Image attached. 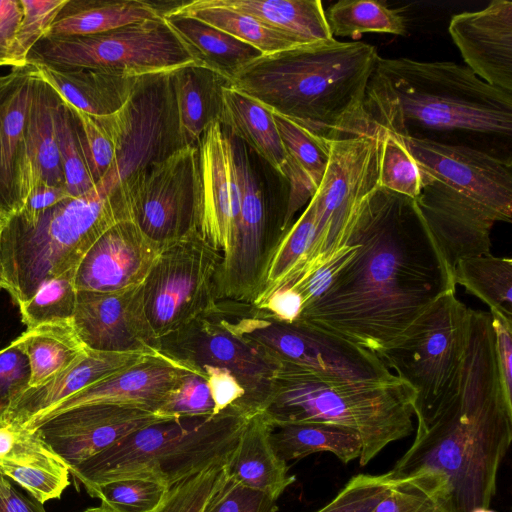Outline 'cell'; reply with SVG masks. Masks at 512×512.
<instances>
[{
	"label": "cell",
	"mask_w": 512,
	"mask_h": 512,
	"mask_svg": "<svg viewBox=\"0 0 512 512\" xmlns=\"http://www.w3.org/2000/svg\"><path fill=\"white\" fill-rule=\"evenodd\" d=\"M347 241L355 251L297 321L378 356L438 298L456 292L452 267L408 197L378 188Z\"/></svg>",
	"instance_id": "1"
},
{
	"label": "cell",
	"mask_w": 512,
	"mask_h": 512,
	"mask_svg": "<svg viewBox=\"0 0 512 512\" xmlns=\"http://www.w3.org/2000/svg\"><path fill=\"white\" fill-rule=\"evenodd\" d=\"M416 418L414 440L391 478L420 484L441 512L490 507L512 440V401L501 383L489 312L469 310L457 391Z\"/></svg>",
	"instance_id": "2"
},
{
	"label": "cell",
	"mask_w": 512,
	"mask_h": 512,
	"mask_svg": "<svg viewBox=\"0 0 512 512\" xmlns=\"http://www.w3.org/2000/svg\"><path fill=\"white\" fill-rule=\"evenodd\" d=\"M379 57L373 45L333 38L262 55L230 85L325 140L369 135L365 98Z\"/></svg>",
	"instance_id": "3"
},
{
	"label": "cell",
	"mask_w": 512,
	"mask_h": 512,
	"mask_svg": "<svg viewBox=\"0 0 512 512\" xmlns=\"http://www.w3.org/2000/svg\"><path fill=\"white\" fill-rule=\"evenodd\" d=\"M365 110L373 126L401 137H512V93L454 62L379 57Z\"/></svg>",
	"instance_id": "4"
},
{
	"label": "cell",
	"mask_w": 512,
	"mask_h": 512,
	"mask_svg": "<svg viewBox=\"0 0 512 512\" xmlns=\"http://www.w3.org/2000/svg\"><path fill=\"white\" fill-rule=\"evenodd\" d=\"M126 219L118 187L103 178L84 195L0 221L2 288L18 305L26 302L42 282L76 268L106 230Z\"/></svg>",
	"instance_id": "5"
},
{
	"label": "cell",
	"mask_w": 512,
	"mask_h": 512,
	"mask_svg": "<svg viewBox=\"0 0 512 512\" xmlns=\"http://www.w3.org/2000/svg\"><path fill=\"white\" fill-rule=\"evenodd\" d=\"M413 388L398 376L386 382L336 381L292 366L277 372L263 413L272 425L320 422L355 431L361 466L413 431Z\"/></svg>",
	"instance_id": "6"
},
{
	"label": "cell",
	"mask_w": 512,
	"mask_h": 512,
	"mask_svg": "<svg viewBox=\"0 0 512 512\" xmlns=\"http://www.w3.org/2000/svg\"><path fill=\"white\" fill-rule=\"evenodd\" d=\"M251 416L235 406L208 417L162 420L140 428L70 470L84 488L120 478L177 483L230 460Z\"/></svg>",
	"instance_id": "7"
},
{
	"label": "cell",
	"mask_w": 512,
	"mask_h": 512,
	"mask_svg": "<svg viewBox=\"0 0 512 512\" xmlns=\"http://www.w3.org/2000/svg\"><path fill=\"white\" fill-rule=\"evenodd\" d=\"M231 326L281 368L336 381L386 382L397 376L375 353L301 321L284 322L250 302L220 299Z\"/></svg>",
	"instance_id": "8"
},
{
	"label": "cell",
	"mask_w": 512,
	"mask_h": 512,
	"mask_svg": "<svg viewBox=\"0 0 512 512\" xmlns=\"http://www.w3.org/2000/svg\"><path fill=\"white\" fill-rule=\"evenodd\" d=\"M469 310L456 292L438 298L392 347L378 355L415 392L414 416L458 389L469 333Z\"/></svg>",
	"instance_id": "9"
},
{
	"label": "cell",
	"mask_w": 512,
	"mask_h": 512,
	"mask_svg": "<svg viewBox=\"0 0 512 512\" xmlns=\"http://www.w3.org/2000/svg\"><path fill=\"white\" fill-rule=\"evenodd\" d=\"M27 62L108 69L128 76L169 73L197 63L164 17L79 36H44Z\"/></svg>",
	"instance_id": "10"
},
{
	"label": "cell",
	"mask_w": 512,
	"mask_h": 512,
	"mask_svg": "<svg viewBox=\"0 0 512 512\" xmlns=\"http://www.w3.org/2000/svg\"><path fill=\"white\" fill-rule=\"evenodd\" d=\"M232 138L240 185V212L230 255L222 261L219 299L253 303L265 266L283 232L288 192L268 188L263 160L246 144Z\"/></svg>",
	"instance_id": "11"
},
{
	"label": "cell",
	"mask_w": 512,
	"mask_h": 512,
	"mask_svg": "<svg viewBox=\"0 0 512 512\" xmlns=\"http://www.w3.org/2000/svg\"><path fill=\"white\" fill-rule=\"evenodd\" d=\"M327 141L328 164L311 197L316 207L315 238L302 266L286 285L319 267L347 244L363 205L380 188L377 129L369 135Z\"/></svg>",
	"instance_id": "12"
},
{
	"label": "cell",
	"mask_w": 512,
	"mask_h": 512,
	"mask_svg": "<svg viewBox=\"0 0 512 512\" xmlns=\"http://www.w3.org/2000/svg\"><path fill=\"white\" fill-rule=\"evenodd\" d=\"M222 261L196 231L163 247L142 284L146 315L158 339L215 305Z\"/></svg>",
	"instance_id": "13"
},
{
	"label": "cell",
	"mask_w": 512,
	"mask_h": 512,
	"mask_svg": "<svg viewBox=\"0 0 512 512\" xmlns=\"http://www.w3.org/2000/svg\"><path fill=\"white\" fill-rule=\"evenodd\" d=\"M118 191L139 229L162 247L195 230L197 147L185 146L129 175Z\"/></svg>",
	"instance_id": "14"
},
{
	"label": "cell",
	"mask_w": 512,
	"mask_h": 512,
	"mask_svg": "<svg viewBox=\"0 0 512 512\" xmlns=\"http://www.w3.org/2000/svg\"><path fill=\"white\" fill-rule=\"evenodd\" d=\"M159 350L198 368L229 370L245 390L244 399L235 407L248 416L263 412L280 369L231 326L218 301L187 325L160 338Z\"/></svg>",
	"instance_id": "15"
},
{
	"label": "cell",
	"mask_w": 512,
	"mask_h": 512,
	"mask_svg": "<svg viewBox=\"0 0 512 512\" xmlns=\"http://www.w3.org/2000/svg\"><path fill=\"white\" fill-rule=\"evenodd\" d=\"M104 120L116 151L108 173L119 184L184 147L171 72L142 76L124 106Z\"/></svg>",
	"instance_id": "16"
},
{
	"label": "cell",
	"mask_w": 512,
	"mask_h": 512,
	"mask_svg": "<svg viewBox=\"0 0 512 512\" xmlns=\"http://www.w3.org/2000/svg\"><path fill=\"white\" fill-rule=\"evenodd\" d=\"M399 137L422 170L476 203L496 222H511L510 161L472 146Z\"/></svg>",
	"instance_id": "17"
},
{
	"label": "cell",
	"mask_w": 512,
	"mask_h": 512,
	"mask_svg": "<svg viewBox=\"0 0 512 512\" xmlns=\"http://www.w3.org/2000/svg\"><path fill=\"white\" fill-rule=\"evenodd\" d=\"M197 153L195 230L224 260L232 251L240 212L232 138L219 122H214L203 133Z\"/></svg>",
	"instance_id": "18"
},
{
	"label": "cell",
	"mask_w": 512,
	"mask_h": 512,
	"mask_svg": "<svg viewBox=\"0 0 512 512\" xmlns=\"http://www.w3.org/2000/svg\"><path fill=\"white\" fill-rule=\"evenodd\" d=\"M166 419L173 418L125 405L88 404L27 426L71 470L130 433Z\"/></svg>",
	"instance_id": "19"
},
{
	"label": "cell",
	"mask_w": 512,
	"mask_h": 512,
	"mask_svg": "<svg viewBox=\"0 0 512 512\" xmlns=\"http://www.w3.org/2000/svg\"><path fill=\"white\" fill-rule=\"evenodd\" d=\"M72 326L88 349L159 351L146 315L142 285L115 292L77 291Z\"/></svg>",
	"instance_id": "20"
},
{
	"label": "cell",
	"mask_w": 512,
	"mask_h": 512,
	"mask_svg": "<svg viewBox=\"0 0 512 512\" xmlns=\"http://www.w3.org/2000/svg\"><path fill=\"white\" fill-rule=\"evenodd\" d=\"M163 247L130 219L106 230L76 267V291L115 292L140 286Z\"/></svg>",
	"instance_id": "21"
},
{
	"label": "cell",
	"mask_w": 512,
	"mask_h": 512,
	"mask_svg": "<svg viewBox=\"0 0 512 512\" xmlns=\"http://www.w3.org/2000/svg\"><path fill=\"white\" fill-rule=\"evenodd\" d=\"M422 172L424 186L411 200L452 269L461 258L489 253L495 219L467 197Z\"/></svg>",
	"instance_id": "22"
},
{
	"label": "cell",
	"mask_w": 512,
	"mask_h": 512,
	"mask_svg": "<svg viewBox=\"0 0 512 512\" xmlns=\"http://www.w3.org/2000/svg\"><path fill=\"white\" fill-rule=\"evenodd\" d=\"M197 368L159 350L136 365L66 398L26 424L32 425L88 404L125 405L157 413L181 378Z\"/></svg>",
	"instance_id": "23"
},
{
	"label": "cell",
	"mask_w": 512,
	"mask_h": 512,
	"mask_svg": "<svg viewBox=\"0 0 512 512\" xmlns=\"http://www.w3.org/2000/svg\"><path fill=\"white\" fill-rule=\"evenodd\" d=\"M38 78L30 62L0 75V221L19 213L28 197L25 135Z\"/></svg>",
	"instance_id": "24"
},
{
	"label": "cell",
	"mask_w": 512,
	"mask_h": 512,
	"mask_svg": "<svg viewBox=\"0 0 512 512\" xmlns=\"http://www.w3.org/2000/svg\"><path fill=\"white\" fill-rule=\"evenodd\" d=\"M449 34L466 66L486 83L512 93V2L452 16Z\"/></svg>",
	"instance_id": "25"
},
{
	"label": "cell",
	"mask_w": 512,
	"mask_h": 512,
	"mask_svg": "<svg viewBox=\"0 0 512 512\" xmlns=\"http://www.w3.org/2000/svg\"><path fill=\"white\" fill-rule=\"evenodd\" d=\"M157 352H105L87 348L63 371L43 384L27 389L4 416L25 424L66 398Z\"/></svg>",
	"instance_id": "26"
},
{
	"label": "cell",
	"mask_w": 512,
	"mask_h": 512,
	"mask_svg": "<svg viewBox=\"0 0 512 512\" xmlns=\"http://www.w3.org/2000/svg\"><path fill=\"white\" fill-rule=\"evenodd\" d=\"M35 65L40 77L68 106L93 116L121 109L142 77L101 68Z\"/></svg>",
	"instance_id": "27"
},
{
	"label": "cell",
	"mask_w": 512,
	"mask_h": 512,
	"mask_svg": "<svg viewBox=\"0 0 512 512\" xmlns=\"http://www.w3.org/2000/svg\"><path fill=\"white\" fill-rule=\"evenodd\" d=\"M272 425L263 412L251 416L225 466L226 474L242 485L278 500L295 482L287 463L276 454L271 441Z\"/></svg>",
	"instance_id": "28"
},
{
	"label": "cell",
	"mask_w": 512,
	"mask_h": 512,
	"mask_svg": "<svg viewBox=\"0 0 512 512\" xmlns=\"http://www.w3.org/2000/svg\"><path fill=\"white\" fill-rule=\"evenodd\" d=\"M59 101L57 92L39 75L26 124L28 196L33 189L42 185L65 187L56 134Z\"/></svg>",
	"instance_id": "29"
},
{
	"label": "cell",
	"mask_w": 512,
	"mask_h": 512,
	"mask_svg": "<svg viewBox=\"0 0 512 512\" xmlns=\"http://www.w3.org/2000/svg\"><path fill=\"white\" fill-rule=\"evenodd\" d=\"M171 82L183 146L197 147L205 130L219 122L223 88L230 82L198 63L172 71Z\"/></svg>",
	"instance_id": "30"
},
{
	"label": "cell",
	"mask_w": 512,
	"mask_h": 512,
	"mask_svg": "<svg viewBox=\"0 0 512 512\" xmlns=\"http://www.w3.org/2000/svg\"><path fill=\"white\" fill-rule=\"evenodd\" d=\"M219 123L285 179L288 156L270 110L229 84L223 88Z\"/></svg>",
	"instance_id": "31"
},
{
	"label": "cell",
	"mask_w": 512,
	"mask_h": 512,
	"mask_svg": "<svg viewBox=\"0 0 512 512\" xmlns=\"http://www.w3.org/2000/svg\"><path fill=\"white\" fill-rule=\"evenodd\" d=\"M165 22L193 59L229 82L263 54L253 46L205 22L184 14L165 12Z\"/></svg>",
	"instance_id": "32"
},
{
	"label": "cell",
	"mask_w": 512,
	"mask_h": 512,
	"mask_svg": "<svg viewBox=\"0 0 512 512\" xmlns=\"http://www.w3.org/2000/svg\"><path fill=\"white\" fill-rule=\"evenodd\" d=\"M169 9L139 0H68L45 36L97 34L131 23L163 17Z\"/></svg>",
	"instance_id": "33"
},
{
	"label": "cell",
	"mask_w": 512,
	"mask_h": 512,
	"mask_svg": "<svg viewBox=\"0 0 512 512\" xmlns=\"http://www.w3.org/2000/svg\"><path fill=\"white\" fill-rule=\"evenodd\" d=\"M215 4L248 14L267 26L304 44L326 42L331 34L319 0H212Z\"/></svg>",
	"instance_id": "34"
},
{
	"label": "cell",
	"mask_w": 512,
	"mask_h": 512,
	"mask_svg": "<svg viewBox=\"0 0 512 512\" xmlns=\"http://www.w3.org/2000/svg\"><path fill=\"white\" fill-rule=\"evenodd\" d=\"M270 441L286 463L317 452H331L347 464L359 459L362 452V441L355 431L320 422L272 425Z\"/></svg>",
	"instance_id": "35"
},
{
	"label": "cell",
	"mask_w": 512,
	"mask_h": 512,
	"mask_svg": "<svg viewBox=\"0 0 512 512\" xmlns=\"http://www.w3.org/2000/svg\"><path fill=\"white\" fill-rule=\"evenodd\" d=\"M166 12L194 17L253 46L263 55L309 45L248 14L215 4L212 0L179 2Z\"/></svg>",
	"instance_id": "36"
},
{
	"label": "cell",
	"mask_w": 512,
	"mask_h": 512,
	"mask_svg": "<svg viewBox=\"0 0 512 512\" xmlns=\"http://www.w3.org/2000/svg\"><path fill=\"white\" fill-rule=\"evenodd\" d=\"M16 341L29 360V388L60 373L87 350L72 323H49L26 329Z\"/></svg>",
	"instance_id": "37"
},
{
	"label": "cell",
	"mask_w": 512,
	"mask_h": 512,
	"mask_svg": "<svg viewBox=\"0 0 512 512\" xmlns=\"http://www.w3.org/2000/svg\"><path fill=\"white\" fill-rule=\"evenodd\" d=\"M454 280L490 310L512 319V260L490 252L461 258L453 268Z\"/></svg>",
	"instance_id": "38"
},
{
	"label": "cell",
	"mask_w": 512,
	"mask_h": 512,
	"mask_svg": "<svg viewBox=\"0 0 512 512\" xmlns=\"http://www.w3.org/2000/svg\"><path fill=\"white\" fill-rule=\"evenodd\" d=\"M326 18L333 37L358 39L365 33H407L404 17L375 0H340L330 6Z\"/></svg>",
	"instance_id": "39"
},
{
	"label": "cell",
	"mask_w": 512,
	"mask_h": 512,
	"mask_svg": "<svg viewBox=\"0 0 512 512\" xmlns=\"http://www.w3.org/2000/svg\"><path fill=\"white\" fill-rule=\"evenodd\" d=\"M75 270L45 280L29 300L18 305L27 329L49 323H72L77 295Z\"/></svg>",
	"instance_id": "40"
},
{
	"label": "cell",
	"mask_w": 512,
	"mask_h": 512,
	"mask_svg": "<svg viewBox=\"0 0 512 512\" xmlns=\"http://www.w3.org/2000/svg\"><path fill=\"white\" fill-rule=\"evenodd\" d=\"M375 127L379 134V187L410 199L417 197L424 186L419 164L398 135Z\"/></svg>",
	"instance_id": "41"
},
{
	"label": "cell",
	"mask_w": 512,
	"mask_h": 512,
	"mask_svg": "<svg viewBox=\"0 0 512 512\" xmlns=\"http://www.w3.org/2000/svg\"><path fill=\"white\" fill-rule=\"evenodd\" d=\"M272 114L288 162L303 173L316 191L328 164V141L284 116Z\"/></svg>",
	"instance_id": "42"
},
{
	"label": "cell",
	"mask_w": 512,
	"mask_h": 512,
	"mask_svg": "<svg viewBox=\"0 0 512 512\" xmlns=\"http://www.w3.org/2000/svg\"><path fill=\"white\" fill-rule=\"evenodd\" d=\"M85 490L115 512H152L169 489L152 480L127 477L93 485Z\"/></svg>",
	"instance_id": "43"
},
{
	"label": "cell",
	"mask_w": 512,
	"mask_h": 512,
	"mask_svg": "<svg viewBox=\"0 0 512 512\" xmlns=\"http://www.w3.org/2000/svg\"><path fill=\"white\" fill-rule=\"evenodd\" d=\"M56 134L68 193L78 197L90 192L96 184L88 170L72 113L61 98L56 111Z\"/></svg>",
	"instance_id": "44"
},
{
	"label": "cell",
	"mask_w": 512,
	"mask_h": 512,
	"mask_svg": "<svg viewBox=\"0 0 512 512\" xmlns=\"http://www.w3.org/2000/svg\"><path fill=\"white\" fill-rule=\"evenodd\" d=\"M68 107L74 119L88 170L96 184L104 178L115 161L116 151L113 139L104 116H93Z\"/></svg>",
	"instance_id": "45"
},
{
	"label": "cell",
	"mask_w": 512,
	"mask_h": 512,
	"mask_svg": "<svg viewBox=\"0 0 512 512\" xmlns=\"http://www.w3.org/2000/svg\"><path fill=\"white\" fill-rule=\"evenodd\" d=\"M60 460L39 433L16 420L0 417V466L45 464Z\"/></svg>",
	"instance_id": "46"
},
{
	"label": "cell",
	"mask_w": 512,
	"mask_h": 512,
	"mask_svg": "<svg viewBox=\"0 0 512 512\" xmlns=\"http://www.w3.org/2000/svg\"><path fill=\"white\" fill-rule=\"evenodd\" d=\"M225 466L213 465L172 486L152 512H203L225 477Z\"/></svg>",
	"instance_id": "47"
},
{
	"label": "cell",
	"mask_w": 512,
	"mask_h": 512,
	"mask_svg": "<svg viewBox=\"0 0 512 512\" xmlns=\"http://www.w3.org/2000/svg\"><path fill=\"white\" fill-rule=\"evenodd\" d=\"M0 473L44 504L60 498L69 485L70 470L63 461L55 460L45 464L3 465Z\"/></svg>",
	"instance_id": "48"
},
{
	"label": "cell",
	"mask_w": 512,
	"mask_h": 512,
	"mask_svg": "<svg viewBox=\"0 0 512 512\" xmlns=\"http://www.w3.org/2000/svg\"><path fill=\"white\" fill-rule=\"evenodd\" d=\"M157 413L169 418L214 416L215 405L204 370L197 368L185 374Z\"/></svg>",
	"instance_id": "49"
},
{
	"label": "cell",
	"mask_w": 512,
	"mask_h": 512,
	"mask_svg": "<svg viewBox=\"0 0 512 512\" xmlns=\"http://www.w3.org/2000/svg\"><path fill=\"white\" fill-rule=\"evenodd\" d=\"M68 0H20L22 19L13 49V68L27 64L32 48L44 37Z\"/></svg>",
	"instance_id": "50"
},
{
	"label": "cell",
	"mask_w": 512,
	"mask_h": 512,
	"mask_svg": "<svg viewBox=\"0 0 512 512\" xmlns=\"http://www.w3.org/2000/svg\"><path fill=\"white\" fill-rule=\"evenodd\" d=\"M396 483L389 472L358 474L329 503L315 512H371Z\"/></svg>",
	"instance_id": "51"
},
{
	"label": "cell",
	"mask_w": 512,
	"mask_h": 512,
	"mask_svg": "<svg viewBox=\"0 0 512 512\" xmlns=\"http://www.w3.org/2000/svg\"><path fill=\"white\" fill-rule=\"evenodd\" d=\"M277 499L242 485L225 474L203 512H276Z\"/></svg>",
	"instance_id": "52"
},
{
	"label": "cell",
	"mask_w": 512,
	"mask_h": 512,
	"mask_svg": "<svg viewBox=\"0 0 512 512\" xmlns=\"http://www.w3.org/2000/svg\"><path fill=\"white\" fill-rule=\"evenodd\" d=\"M30 380L29 360L15 339L0 349V417L29 389Z\"/></svg>",
	"instance_id": "53"
},
{
	"label": "cell",
	"mask_w": 512,
	"mask_h": 512,
	"mask_svg": "<svg viewBox=\"0 0 512 512\" xmlns=\"http://www.w3.org/2000/svg\"><path fill=\"white\" fill-rule=\"evenodd\" d=\"M435 505L431 495L413 480L397 482L371 512H423Z\"/></svg>",
	"instance_id": "54"
},
{
	"label": "cell",
	"mask_w": 512,
	"mask_h": 512,
	"mask_svg": "<svg viewBox=\"0 0 512 512\" xmlns=\"http://www.w3.org/2000/svg\"><path fill=\"white\" fill-rule=\"evenodd\" d=\"M494 345L504 393L512 401V319L490 310Z\"/></svg>",
	"instance_id": "55"
},
{
	"label": "cell",
	"mask_w": 512,
	"mask_h": 512,
	"mask_svg": "<svg viewBox=\"0 0 512 512\" xmlns=\"http://www.w3.org/2000/svg\"><path fill=\"white\" fill-rule=\"evenodd\" d=\"M210 393L215 405V415L238 405L245 397V390L236 376L226 368L203 366Z\"/></svg>",
	"instance_id": "56"
},
{
	"label": "cell",
	"mask_w": 512,
	"mask_h": 512,
	"mask_svg": "<svg viewBox=\"0 0 512 512\" xmlns=\"http://www.w3.org/2000/svg\"><path fill=\"white\" fill-rule=\"evenodd\" d=\"M22 19L20 0H0V67L13 68V49Z\"/></svg>",
	"instance_id": "57"
},
{
	"label": "cell",
	"mask_w": 512,
	"mask_h": 512,
	"mask_svg": "<svg viewBox=\"0 0 512 512\" xmlns=\"http://www.w3.org/2000/svg\"><path fill=\"white\" fill-rule=\"evenodd\" d=\"M303 305L300 293L291 286H284L273 292L258 308L266 310L278 320L294 322L299 318Z\"/></svg>",
	"instance_id": "58"
},
{
	"label": "cell",
	"mask_w": 512,
	"mask_h": 512,
	"mask_svg": "<svg viewBox=\"0 0 512 512\" xmlns=\"http://www.w3.org/2000/svg\"><path fill=\"white\" fill-rule=\"evenodd\" d=\"M0 512H46L41 502L23 493L10 478L0 473Z\"/></svg>",
	"instance_id": "59"
},
{
	"label": "cell",
	"mask_w": 512,
	"mask_h": 512,
	"mask_svg": "<svg viewBox=\"0 0 512 512\" xmlns=\"http://www.w3.org/2000/svg\"><path fill=\"white\" fill-rule=\"evenodd\" d=\"M70 197L66 187L42 185L30 192L19 213L34 215Z\"/></svg>",
	"instance_id": "60"
},
{
	"label": "cell",
	"mask_w": 512,
	"mask_h": 512,
	"mask_svg": "<svg viewBox=\"0 0 512 512\" xmlns=\"http://www.w3.org/2000/svg\"><path fill=\"white\" fill-rule=\"evenodd\" d=\"M82 512H115V511L110 509L109 507L101 504L98 507L88 508V509H86V510H84Z\"/></svg>",
	"instance_id": "61"
},
{
	"label": "cell",
	"mask_w": 512,
	"mask_h": 512,
	"mask_svg": "<svg viewBox=\"0 0 512 512\" xmlns=\"http://www.w3.org/2000/svg\"><path fill=\"white\" fill-rule=\"evenodd\" d=\"M471 512H496V511H494L488 507V508H476Z\"/></svg>",
	"instance_id": "62"
},
{
	"label": "cell",
	"mask_w": 512,
	"mask_h": 512,
	"mask_svg": "<svg viewBox=\"0 0 512 512\" xmlns=\"http://www.w3.org/2000/svg\"><path fill=\"white\" fill-rule=\"evenodd\" d=\"M423 512H441V511L436 507V505H433L432 507L426 509Z\"/></svg>",
	"instance_id": "63"
},
{
	"label": "cell",
	"mask_w": 512,
	"mask_h": 512,
	"mask_svg": "<svg viewBox=\"0 0 512 512\" xmlns=\"http://www.w3.org/2000/svg\"><path fill=\"white\" fill-rule=\"evenodd\" d=\"M0 225H1V224H0ZM1 288H2V286H1V278H0V289H1Z\"/></svg>",
	"instance_id": "64"
}]
</instances>
